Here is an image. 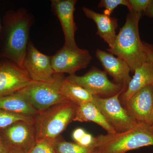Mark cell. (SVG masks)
Returning a JSON list of instances; mask_svg holds the SVG:
<instances>
[{
  "label": "cell",
  "instance_id": "obj_19",
  "mask_svg": "<svg viewBox=\"0 0 153 153\" xmlns=\"http://www.w3.org/2000/svg\"><path fill=\"white\" fill-rule=\"evenodd\" d=\"M61 92L68 101L76 105L87 102H92L94 96L85 88L63 79L60 88Z\"/></svg>",
  "mask_w": 153,
  "mask_h": 153
},
{
  "label": "cell",
  "instance_id": "obj_5",
  "mask_svg": "<svg viewBox=\"0 0 153 153\" xmlns=\"http://www.w3.org/2000/svg\"><path fill=\"white\" fill-rule=\"evenodd\" d=\"M65 77L63 74L56 73L52 81L36 82L20 91L27 97L36 110L42 112L55 105L68 102L60 90Z\"/></svg>",
  "mask_w": 153,
  "mask_h": 153
},
{
  "label": "cell",
  "instance_id": "obj_2",
  "mask_svg": "<svg viewBox=\"0 0 153 153\" xmlns=\"http://www.w3.org/2000/svg\"><path fill=\"white\" fill-rule=\"evenodd\" d=\"M142 13L129 12L121 28L112 48L108 52L121 58L128 64L131 71L148 62L144 44L140 38L139 24Z\"/></svg>",
  "mask_w": 153,
  "mask_h": 153
},
{
  "label": "cell",
  "instance_id": "obj_17",
  "mask_svg": "<svg viewBox=\"0 0 153 153\" xmlns=\"http://www.w3.org/2000/svg\"><path fill=\"white\" fill-rule=\"evenodd\" d=\"M134 74L130 81L126 89L122 93V99L125 103L137 91L143 88L153 84V64L146 62L136 69Z\"/></svg>",
  "mask_w": 153,
  "mask_h": 153
},
{
  "label": "cell",
  "instance_id": "obj_7",
  "mask_svg": "<svg viewBox=\"0 0 153 153\" xmlns=\"http://www.w3.org/2000/svg\"><path fill=\"white\" fill-rule=\"evenodd\" d=\"M66 78L85 88L94 96L110 97L125 90L121 85L111 81L105 71L95 67L91 68L82 76L71 74Z\"/></svg>",
  "mask_w": 153,
  "mask_h": 153
},
{
  "label": "cell",
  "instance_id": "obj_25",
  "mask_svg": "<svg viewBox=\"0 0 153 153\" xmlns=\"http://www.w3.org/2000/svg\"><path fill=\"white\" fill-rule=\"evenodd\" d=\"M76 143L84 147L92 149L95 150L96 145V138L92 135L86 132L82 138Z\"/></svg>",
  "mask_w": 153,
  "mask_h": 153
},
{
  "label": "cell",
  "instance_id": "obj_21",
  "mask_svg": "<svg viewBox=\"0 0 153 153\" xmlns=\"http://www.w3.org/2000/svg\"><path fill=\"white\" fill-rule=\"evenodd\" d=\"M56 153H94L95 150L82 147L77 143L57 139L55 142Z\"/></svg>",
  "mask_w": 153,
  "mask_h": 153
},
{
  "label": "cell",
  "instance_id": "obj_31",
  "mask_svg": "<svg viewBox=\"0 0 153 153\" xmlns=\"http://www.w3.org/2000/svg\"><path fill=\"white\" fill-rule=\"evenodd\" d=\"M1 21L0 19V31H1Z\"/></svg>",
  "mask_w": 153,
  "mask_h": 153
},
{
  "label": "cell",
  "instance_id": "obj_8",
  "mask_svg": "<svg viewBox=\"0 0 153 153\" xmlns=\"http://www.w3.org/2000/svg\"><path fill=\"white\" fill-rule=\"evenodd\" d=\"M0 133L9 153H28L37 141L33 123L17 122L7 127L0 129Z\"/></svg>",
  "mask_w": 153,
  "mask_h": 153
},
{
  "label": "cell",
  "instance_id": "obj_32",
  "mask_svg": "<svg viewBox=\"0 0 153 153\" xmlns=\"http://www.w3.org/2000/svg\"><path fill=\"white\" fill-rule=\"evenodd\" d=\"M94 153H97V152H94Z\"/></svg>",
  "mask_w": 153,
  "mask_h": 153
},
{
  "label": "cell",
  "instance_id": "obj_27",
  "mask_svg": "<svg viewBox=\"0 0 153 153\" xmlns=\"http://www.w3.org/2000/svg\"><path fill=\"white\" fill-rule=\"evenodd\" d=\"M145 50L147 56L148 61L153 64V46L148 43H144Z\"/></svg>",
  "mask_w": 153,
  "mask_h": 153
},
{
  "label": "cell",
  "instance_id": "obj_18",
  "mask_svg": "<svg viewBox=\"0 0 153 153\" xmlns=\"http://www.w3.org/2000/svg\"><path fill=\"white\" fill-rule=\"evenodd\" d=\"M73 121L80 122H92L101 126L108 133L117 132L108 122L98 107L92 102H84L76 105Z\"/></svg>",
  "mask_w": 153,
  "mask_h": 153
},
{
  "label": "cell",
  "instance_id": "obj_30",
  "mask_svg": "<svg viewBox=\"0 0 153 153\" xmlns=\"http://www.w3.org/2000/svg\"><path fill=\"white\" fill-rule=\"evenodd\" d=\"M153 86V84H152ZM150 127L153 130V111L152 113V121H151V124Z\"/></svg>",
  "mask_w": 153,
  "mask_h": 153
},
{
  "label": "cell",
  "instance_id": "obj_14",
  "mask_svg": "<svg viewBox=\"0 0 153 153\" xmlns=\"http://www.w3.org/2000/svg\"><path fill=\"white\" fill-rule=\"evenodd\" d=\"M95 55L101 63L105 71L126 90L131 79L130 75L131 70L126 62L120 57H115L109 52L100 49L96 50Z\"/></svg>",
  "mask_w": 153,
  "mask_h": 153
},
{
  "label": "cell",
  "instance_id": "obj_6",
  "mask_svg": "<svg viewBox=\"0 0 153 153\" xmlns=\"http://www.w3.org/2000/svg\"><path fill=\"white\" fill-rule=\"evenodd\" d=\"M123 92L110 97L94 96L92 101L117 132L128 130L138 124L121 104L119 96Z\"/></svg>",
  "mask_w": 153,
  "mask_h": 153
},
{
  "label": "cell",
  "instance_id": "obj_4",
  "mask_svg": "<svg viewBox=\"0 0 153 153\" xmlns=\"http://www.w3.org/2000/svg\"><path fill=\"white\" fill-rule=\"evenodd\" d=\"M76 106L68 101L55 105L39 113L34 123L37 140L55 141L73 121Z\"/></svg>",
  "mask_w": 153,
  "mask_h": 153
},
{
  "label": "cell",
  "instance_id": "obj_22",
  "mask_svg": "<svg viewBox=\"0 0 153 153\" xmlns=\"http://www.w3.org/2000/svg\"><path fill=\"white\" fill-rule=\"evenodd\" d=\"M55 141L46 139L37 140L28 153H56Z\"/></svg>",
  "mask_w": 153,
  "mask_h": 153
},
{
  "label": "cell",
  "instance_id": "obj_28",
  "mask_svg": "<svg viewBox=\"0 0 153 153\" xmlns=\"http://www.w3.org/2000/svg\"><path fill=\"white\" fill-rule=\"evenodd\" d=\"M144 13L147 16L153 18V0H151L149 4Z\"/></svg>",
  "mask_w": 153,
  "mask_h": 153
},
{
  "label": "cell",
  "instance_id": "obj_20",
  "mask_svg": "<svg viewBox=\"0 0 153 153\" xmlns=\"http://www.w3.org/2000/svg\"><path fill=\"white\" fill-rule=\"evenodd\" d=\"M35 118L34 117L10 112L0 108V129L5 128L15 123L20 121L34 123Z\"/></svg>",
  "mask_w": 153,
  "mask_h": 153
},
{
  "label": "cell",
  "instance_id": "obj_10",
  "mask_svg": "<svg viewBox=\"0 0 153 153\" xmlns=\"http://www.w3.org/2000/svg\"><path fill=\"white\" fill-rule=\"evenodd\" d=\"M36 82L23 67L10 60L0 59V97L15 93Z\"/></svg>",
  "mask_w": 153,
  "mask_h": 153
},
{
  "label": "cell",
  "instance_id": "obj_3",
  "mask_svg": "<svg viewBox=\"0 0 153 153\" xmlns=\"http://www.w3.org/2000/svg\"><path fill=\"white\" fill-rule=\"evenodd\" d=\"M96 138V152L126 153L143 147L153 146V130L150 126L138 124L128 130L101 134Z\"/></svg>",
  "mask_w": 153,
  "mask_h": 153
},
{
  "label": "cell",
  "instance_id": "obj_29",
  "mask_svg": "<svg viewBox=\"0 0 153 153\" xmlns=\"http://www.w3.org/2000/svg\"><path fill=\"white\" fill-rule=\"evenodd\" d=\"M0 153H9L8 149L4 142L0 133Z\"/></svg>",
  "mask_w": 153,
  "mask_h": 153
},
{
  "label": "cell",
  "instance_id": "obj_16",
  "mask_svg": "<svg viewBox=\"0 0 153 153\" xmlns=\"http://www.w3.org/2000/svg\"><path fill=\"white\" fill-rule=\"evenodd\" d=\"M0 108L14 113L34 117L40 113L20 91L0 97Z\"/></svg>",
  "mask_w": 153,
  "mask_h": 153
},
{
  "label": "cell",
  "instance_id": "obj_11",
  "mask_svg": "<svg viewBox=\"0 0 153 153\" xmlns=\"http://www.w3.org/2000/svg\"><path fill=\"white\" fill-rule=\"evenodd\" d=\"M23 67L33 80L37 82H50L56 73L51 62V56L39 51L33 42L29 40Z\"/></svg>",
  "mask_w": 153,
  "mask_h": 153
},
{
  "label": "cell",
  "instance_id": "obj_12",
  "mask_svg": "<svg viewBox=\"0 0 153 153\" xmlns=\"http://www.w3.org/2000/svg\"><path fill=\"white\" fill-rule=\"evenodd\" d=\"M76 0H52L51 9L52 13L57 17L64 37V47L70 48L78 47L75 39L77 27L74 20Z\"/></svg>",
  "mask_w": 153,
  "mask_h": 153
},
{
  "label": "cell",
  "instance_id": "obj_1",
  "mask_svg": "<svg viewBox=\"0 0 153 153\" xmlns=\"http://www.w3.org/2000/svg\"><path fill=\"white\" fill-rule=\"evenodd\" d=\"M34 16L27 9L10 10L3 16L0 31V59L23 67Z\"/></svg>",
  "mask_w": 153,
  "mask_h": 153
},
{
  "label": "cell",
  "instance_id": "obj_15",
  "mask_svg": "<svg viewBox=\"0 0 153 153\" xmlns=\"http://www.w3.org/2000/svg\"><path fill=\"white\" fill-rule=\"evenodd\" d=\"M82 11L85 16L93 20L97 25V34L108 44L109 48H112L117 35V19L104 14L99 13L85 7H82Z\"/></svg>",
  "mask_w": 153,
  "mask_h": 153
},
{
  "label": "cell",
  "instance_id": "obj_23",
  "mask_svg": "<svg viewBox=\"0 0 153 153\" xmlns=\"http://www.w3.org/2000/svg\"><path fill=\"white\" fill-rule=\"evenodd\" d=\"M123 5L129 7L128 0H101L98 4V7H104L103 14L110 16L114 10L118 6Z\"/></svg>",
  "mask_w": 153,
  "mask_h": 153
},
{
  "label": "cell",
  "instance_id": "obj_24",
  "mask_svg": "<svg viewBox=\"0 0 153 153\" xmlns=\"http://www.w3.org/2000/svg\"><path fill=\"white\" fill-rule=\"evenodd\" d=\"M129 12L142 13L149 4L151 0H128Z\"/></svg>",
  "mask_w": 153,
  "mask_h": 153
},
{
  "label": "cell",
  "instance_id": "obj_13",
  "mask_svg": "<svg viewBox=\"0 0 153 153\" xmlns=\"http://www.w3.org/2000/svg\"><path fill=\"white\" fill-rule=\"evenodd\" d=\"M126 104L127 109L138 123L150 126L153 111L152 85L137 91Z\"/></svg>",
  "mask_w": 153,
  "mask_h": 153
},
{
  "label": "cell",
  "instance_id": "obj_9",
  "mask_svg": "<svg viewBox=\"0 0 153 153\" xmlns=\"http://www.w3.org/2000/svg\"><path fill=\"white\" fill-rule=\"evenodd\" d=\"M92 59V56L86 49L78 47L73 49L63 46L51 56V62L55 73H68L71 75L86 68Z\"/></svg>",
  "mask_w": 153,
  "mask_h": 153
},
{
  "label": "cell",
  "instance_id": "obj_26",
  "mask_svg": "<svg viewBox=\"0 0 153 153\" xmlns=\"http://www.w3.org/2000/svg\"><path fill=\"white\" fill-rule=\"evenodd\" d=\"M86 132L82 128H77L74 130L72 133V137L73 139L76 142V143L82 138Z\"/></svg>",
  "mask_w": 153,
  "mask_h": 153
}]
</instances>
